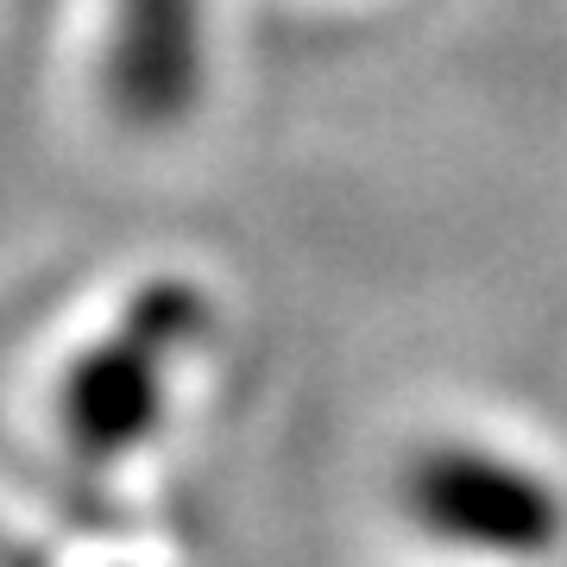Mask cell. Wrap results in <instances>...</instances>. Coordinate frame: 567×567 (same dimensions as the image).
<instances>
[{
  "mask_svg": "<svg viewBox=\"0 0 567 567\" xmlns=\"http://www.w3.org/2000/svg\"><path fill=\"white\" fill-rule=\"evenodd\" d=\"M410 517L473 555H548L561 543V498L536 466L498 447H423L404 473Z\"/></svg>",
  "mask_w": 567,
  "mask_h": 567,
  "instance_id": "cell-1",
  "label": "cell"
}]
</instances>
